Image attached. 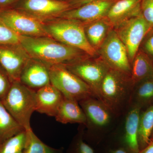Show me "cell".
Masks as SVG:
<instances>
[{"mask_svg":"<svg viewBox=\"0 0 153 153\" xmlns=\"http://www.w3.org/2000/svg\"><path fill=\"white\" fill-rule=\"evenodd\" d=\"M20 44L30 57L50 67L65 64L87 55L80 49L61 43L48 36H21Z\"/></svg>","mask_w":153,"mask_h":153,"instance_id":"obj_1","label":"cell"},{"mask_svg":"<svg viewBox=\"0 0 153 153\" xmlns=\"http://www.w3.org/2000/svg\"><path fill=\"white\" fill-rule=\"evenodd\" d=\"M78 102L86 117L84 139L95 148L115 131L121 117L96 97H88Z\"/></svg>","mask_w":153,"mask_h":153,"instance_id":"obj_2","label":"cell"},{"mask_svg":"<svg viewBox=\"0 0 153 153\" xmlns=\"http://www.w3.org/2000/svg\"><path fill=\"white\" fill-rule=\"evenodd\" d=\"M134 87L130 76L110 68L100 84L98 99L121 117L130 107Z\"/></svg>","mask_w":153,"mask_h":153,"instance_id":"obj_3","label":"cell"},{"mask_svg":"<svg viewBox=\"0 0 153 153\" xmlns=\"http://www.w3.org/2000/svg\"><path fill=\"white\" fill-rule=\"evenodd\" d=\"M43 25L49 37L80 49L89 56H97V52L87 41L84 32V24L82 22L58 18L43 22Z\"/></svg>","mask_w":153,"mask_h":153,"instance_id":"obj_4","label":"cell"},{"mask_svg":"<svg viewBox=\"0 0 153 153\" xmlns=\"http://www.w3.org/2000/svg\"><path fill=\"white\" fill-rule=\"evenodd\" d=\"M1 101L10 114L25 130L32 129L30 120L36 110V91L20 81H14Z\"/></svg>","mask_w":153,"mask_h":153,"instance_id":"obj_5","label":"cell"},{"mask_svg":"<svg viewBox=\"0 0 153 153\" xmlns=\"http://www.w3.org/2000/svg\"><path fill=\"white\" fill-rule=\"evenodd\" d=\"M49 70L50 83L64 96L78 102L89 97H96L90 87L63 64L50 66Z\"/></svg>","mask_w":153,"mask_h":153,"instance_id":"obj_6","label":"cell"},{"mask_svg":"<svg viewBox=\"0 0 153 153\" xmlns=\"http://www.w3.org/2000/svg\"><path fill=\"white\" fill-rule=\"evenodd\" d=\"M96 56L87 55L63 65L85 82L98 98L100 84L110 67L101 57Z\"/></svg>","mask_w":153,"mask_h":153,"instance_id":"obj_7","label":"cell"},{"mask_svg":"<svg viewBox=\"0 0 153 153\" xmlns=\"http://www.w3.org/2000/svg\"><path fill=\"white\" fill-rule=\"evenodd\" d=\"M0 21L20 36L49 37L43 22L13 8L0 11Z\"/></svg>","mask_w":153,"mask_h":153,"instance_id":"obj_8","label":"cell"},{"mask_svg":"<svg viewBox=\"0 0 153 153\" xmlns=\"http://www.w3.org/2000/svg\"><path fill=\"white\" fill-rule=\"evenodd\" d=\"M97 53L110 68L131 76V65L127 50L114 29Z\"/></svg>","mask_w":153,"mask_h":153,"instance_id":"obj_9","label":"cell"},{"mask_svg":"<svg viewBox=\"0 0 153 153\" xmlns=\"http://www.w3.org/2000/svg\"><path fill=\"white\" fill-rule=\"evenodd\" d=\"M152 28L141 15L127 20L114 29L126 48L131 64L143 39Z\"/></svg>","mask_w":153,"mask_h":153,"instance_id":"obj_10","label":"cell"},{"mask_svg":"<svg viewBox=\"0 0 153 153\" xmlns=\"http://www.w3.org/2000/svg\"><path fill=\"white\" fill-rule=\"evenodd\" d=\"M12 7L43 23L58 18L71 9L68 1L58 0H19Z\"/></svg>","mask_w":153,"mask_h":153,"instance_id":"obj_11","label":"cell"},{"mask_svg":"<svg viewBox=\"0 0 153 153\" xmlns=\"http://www.w3.org/2000/svg\"><path fill=\"white\" fill-rule=\"evenodd\" d=\"M31 58L20 43L0 45V66L12 82L20 81L22 70Z\"/></svg>","mask_w":153,"mask_h":153,"instance_id":"obj_12","label":"cell"},{"mask_svg":"<svg viewBox=\"0 0 153 153\" xmlns=\"http://www.w3.org/2000/svg\"><path fill=\"white\" fill-rule=\"evenodd\" d=\"M140 108L132 105L125 115L123 130L112 134L116 140L128 153H139L138 133Z\"/></svg>","mask_w":153,"mask_h":153,"instance_id":"obj_13","label":"cell"},{"mask_svg":"<svg viewBox=\"0 0 153 153\" xmlns=\"http://www.w3.org/2000/svg\"><path fill=\"white\" fill-rule=\"evenodd\" d=\"M116 1L103 0L88 3L65 11L58 18L76 20L83 24L93 22L106 17L110 9Z\"/></svg>","mask_w":153,"mask_h":153,"instance_id":"obj_14","label":"cell"},{"mask_svg":"<svg viewBox=\"0 0 153 153\" xmlns=\"http://www.w3.org/2000/svg\"><path fill=\"white\" fill-rule=\"evenodd\" d=\"M49 70V67L46 64L31 58L22 70L20 81L36 91L50 84Z\"/></svg>","mask_w":153,"mask_h":153,"instance_id":"obj_15","label":"cell"},{"mask_svg":"<svg viewBox=\"0 0 153 153\" xmlns=\"http://www.w3.org/2000/svg\"><path fill=\"white\" fill-rule=\"evenodd\" d=\"M63 96L52 84L36 91V110L40 113L55 117Z\"/></svg>","mask_w":153,"mask_h":153,"instance_id":"obj_16","label":"cell"},{"mask_svg":"<svg viewBox=\"0 0 153 153\" xmlns=\"http://www.w3.org/2000/svg\"><path fill=\"white\" fill-rule=\"evenodd\" d=\"M141 0H116L110 9L107 19L113 29L134 17L141 16Z\"/></svg>","mask_w":153,"mask_h":153,"instance_id":"obj_17","label":"cell"},{"mask_svg":"<svg viewBox=\"0 0 153 153\" xmlns=\"http://www.w3.org/2000/svg\"><path fill=\"white\" fill-rule=\"evenodd\" d=\"M55 117L57 122L64 124L79 123L85 126L86 125L85 114L78 102L64 96Z\"/></svg>","mask_w":153,"mask_h":153,"instance_id":"obj_18","label":"cell"},{"mask_svg":"<svg viewBox=\"0 0 153 153\" xmlns=\"http://www.w3.org/2000/svg\"><path fill=\"white\" fill-rule=\"evenodd\" d=\"M84 28L88 41L97 52L113 29L106 17L84 24Z\"/></svg>","mask_w":153,"mask_h":153,"instance_id":"obj_19","label":"cell"},{"mask_svg":"<svg viewBox=\"0 0 153 153\" xmlns=\"http://www.w3.org/2000/svg\"><path fill=\"white\" fill-rule=\"evenodd\" d=\"M131 65V79L134 86L141 81L153 76V62L140 49L137 52Z\"/></svg>","mask_w":153,"mask_h":153,"instance_id":"obj_20","label":"cell"},{"mask_svg":"<svg viewBox=\"0 0 153 153\" xmlns=\"http://www.w3.org/2000/svg\"><path fill=\"white\" fill-rule=\"evenodd\" d=\"M153 102V76L141 81L134 86L131 106L136 105L142 108Z\"/></svg>","mask_w":153,"mask_h":153,"instance_id":"obj_21","label":"cell"},{"mask_svg":"<svg viewBox=\"0 0 153 153\" xmlns=\"http://www.w3.org/2000/svg\"><path fill=\"white\" fill-rule=\"evenodd\" d=\"M24 130L25 128L10 114L0 100V143Z\"/></svg>","mask_w":153,"mask_h":153,"instance_id":"obj_22","label":"cell"},{"mask_svg":"<svg viewBox=\"0 0 153 153\" xmlns=\"http://www.w3.org/2000/svg\"><path fill=\"white\" fill-rule=\"evenodd\" d=\"M153 132V104L140 114L138 133L140 151L150 142Z\"/></svg>","mask_w":153,"mask_h":153,"instance_id":"obj_23","label":"cell"},{"mask_svg":"<svg viewBox=\"0 0 153 153\" xmlns=\"http://www.w3.org/2000/svg\"><path fill=\"white\" fill-rule=\"evenodd\" d=\"M26 131L27 140L23 153H64L63 148H52L43 143L32 128Z\"/></svg>","mask_w":153,"mask_h":153,"instance_id":"obj_24","label":"cell"},{"mask_svg":"<svg viewBox=\"0 0 153 153\" xmlns=\"http://www.w3.org/2000/svg\"><path fill=\"white\" fill-rule=\"evenodd\" d=\"M27 131L0 143V153H23L27 140Z\"/></svg>","mask_w":153,"mask_h":153,"instance_id":"obj_25","label":"cell"},{"mask_svg":"<svg viewBox=\"0 0 153 153\" xmlns=\"http://www.w3.org/2000/svg\"><path fill=\"white\" fill-rule=\"evenodd\" d=\"M85 126L80 125L78 131L71 140L67 153H95L94 148L84 139Z\"/></svg>","mask_w":153,"mask_h":153,"instance_id":"obj_26","label":"cell"},{"mask_svg":"<svg viewBox=\"0 0 153 153\" xmlns=\"http://www.w3.org/2000/svg\"><path fill=\"white\" fill-rule=\"evenodd\" d=\"M95 153H128L111 134L95 148Z\"/></svg>","mask_w":153,"mask_h":153,"instance_id":"obj_27","label":"cell"},{"mask_svg":"<svg viewBox=\"0 0 153 153\" xmlns=\"http://www.w3.org/2000/svg\"><path fill=\"white\" fill-rule=\"evenodd\" d=\"M20 39L21 36L0 21V45L19 44Z\"/></svg>","mask_w":153,"mask_h":153,"instance_id":"obj_28","label":"cell"},{"mask_svg":"<svg viewBox=\"0 0 153 153\" xmlns=\"http://www.w3.org/2000/svg\"><path fill=\"white\" fill-rule=\"evenodd\" d=\"M140 9L142 16L153 28V0H141Z\"/></svg>","mask_w":153,"mask_h":153,"instance_id":"obj_29","label":"cell"},{"mask_svg":"<svg viewBox=\"0 0 153 153\" xmlns=\"http://www.w3.org/2000/svg\"><path fill=\"white\" fill-rule=\"evenodd\" d=\"M139 49L146 54L153 62V28L145 36Z\"/></svg>","mask_w":153,"mask_h":153,"instance_id":"obj_30","label":"cell"},{"mask_svg":"<svg viewBox=\"0 0 153 153\" xmlns=\"http://www.w3.org/2000/svg\"><path fill=\"white\" fill-rule=\"evenodd\" d=\"M12 83L7 72L0 66V100H1L5 96Z\"/></svg>","mask_w":153,"mask_h":153,"instance_id":"obj_31","label":"cell"},{"mask_svg":"<svg viewBox=\"0 0 153 153\" xmlns=\"http://www.w3.org/2000/svg\"><path fill=\"white\" fill-rule=\"evenodd\" d=\"M100 1H103V0H68V2L70 4L71 9L78 7L88 3Z\"/></svg>","mask_w":153,"mask_h":153,"instance_id":"obj_32","label":"cell"},{"mask_svg":"<svg viewBox=\"0 0 153 153\" xmlns=\"http://www.w3.org/2000/svg\"><path fill=\"white\" fill-rule=\"evenodd\" d=\"M19 0H0V11L12 7Z\"/></svg>","mask_w":153,"mask_h":153,"instance_id":"obj_33","label":"cell"},{"mask_svg":"<svg viewBox=\"0 0 153 153\" xmlns=\"http://www.w3.org/2000/svg\"><path fill=\"white\" fill-rule=\"evenodd\" d=\"M139 153H153V138L151 139L149 145L140 151Z\"/></svg>","mask_w":153,"mask_h":153,"instance_id":"obj_34","label":"cell"},{"mask_svg":"<svg viewBox=\"0 0 153 153\" xmlns=\"http://www.w3.org/2000/svg\"><path fill=\"white\" fill-rule=\"evenodd\" d=\"M58 1H68V0H58Z\"/></svg>","mask_w":153,"mask_h":153,"instance_id":"obj_35","label":"cell"},{"mask_svg":"<svg viewBox=\"0 0 153 153\" xmlns=\"http://www.w3.org/2000/svg\"><path fill=\"white\" fill-rule=\"evenodd\" d=\"M153 138V132L152 133V137H151V139Z\"/></svg>","mask_w":153,"mask_h":153,"instance_id":"obj_36","label":"cell"}]
</instances>
